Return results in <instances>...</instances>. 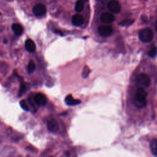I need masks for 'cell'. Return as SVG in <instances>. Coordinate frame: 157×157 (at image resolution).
<instances>
[{
	"instance_id": "cell-16",
	"label": "cell",
	"mask_w": 157,
	"mask_h": 157,
	"mask_svg": "<svg viewBox=\"0 0 157 157\" xmlns=\"http://www.w3.org/2000/svg\"><path fill=\"white\" fill-rule=\"evenodd\" d=\"M35 68H36V65L35 63V62L33 60H31L29 62L28 68H27L28 72L29 74H32L34 72V71L35 70Z\"/></svg>"
},
{
	"instance_id": "cell-4",
	"label": "cell",
	"mask_w": 157,
	"mask_h": 157,
	"mask_svg": "<svg viewBox=\"0 0 157 157\" xmlns=\"http://www.w3.org/2000/svg\"><path fill=\"white\" fill-rule=\"evenodd\" d=\"M47 11L46 7L42 4H37L33 8V12L37 17L42 16Z\"/></svg>"
},
{
	"instance_id": "cell-12",
	"label": "cell",
	"mask_w": 157,
	"mask_h": 157,
	"mask_svg": "<svg viewBox=\"0 0 157 157\" xmlns=\"http://www.w3.org/2000/svg\"><path fill=\"white\" fill-rule=\"evenodd\" d=\"M13 32L16 36H20L23 31V26L19 23H14L12 26Z\"/></svg>"
},
{
	"instance_id": "cell-13",
	"label": "cell",
	"mask_w": 157,
	"mask_h": 157,
	"mask_svg": "<svg viewBox=\"0 0 157 157\" xmlns=\"http://www.w3.org/2000/svg\"><path fill=\"white\" fill-rule=\"evenodd\" d=\"M65 103L68 106H75L78 104H81V101L79 100L74 99L71 95H68L65 98Z\"/></svg>"
},
{
	"instance_id": "cell-2",
	"label": "cell",
	"mask_w": 157,
	"mask_h": 157,
	"mask_svg": "<svg viewBox=\"0 0 157 157\" xmlns=\"http://www.w3.org/2000/svg\"><path fill=\"white\" fill-rule=\"evenodd\" d=\"M136 83L139 88L144 89L150 85L151 80L148 75L144 73H141L136 77Z\"/></svg>"
},
{
	"instance_id": "cell-5",
	"label": "cell",
	"mask_w": 157,
	"mask_h": 157,
	"mask_svg": "<svg viewBox=\"0 0 157 157\" xmlns=\"http://www.w3.org/2000/svg\"><path fill=\"white\" fill-rule=\"evenodd\" d=\"M113 32V28L109 25H103L98 28V33L102 36H108Z\"/></svg>"
},
{
	"instance_id": "cell-7",
	"label": "cell",
	"mask_w": 157,
	"mask_h": 157,
	"mask_svg": "<svg viewBox=\"0 0 157 157\" xmlns=\"http://www.w3.org/2000/svg\"><path fill=\"white\" fill-rule=\"evenodd\" d=\"M34 100L38 106H45L47 104V102H48L47 97L44 94L41 93L36 94L34 97Z\"/></svg>"
},
{
	"instance_id": "cell-17",
	"label": "cell",
	"mask_w": 157,
	"mask_h": 157,
	"mask_svg": "<svg viewBox=\"0 0 157 157\" xmlns=\"http://www.w3.org/2000/svg\"><path fill=\"white\" fill-rule=\"evenodd\" d=\"M90 72H91V70L89 68V67L87 66H85L84 67V69H83V71H82V77H83V78H87L89 76Z\"/></svg>"
},
{
	"instance_id": "cell-19",
	"label": "cell",
	"mask_w": 157,
	"mask_h": 157,
	"mask_svg": "<svg viewBox=\"0 0 157 157\" xmlns=\"http://www.w3.org/2000/svg\"><path fill=\"white\" fill-rule=\"evenodd\" d=\"M133 23V20L132 19H127L120 22L119 24L122 26H128V25H130Z\"/></svg>"
},
{
	"instance_id": "cell-22",
	"label": "cell",
	"mask_w": 157,
	"mask_h": 157,
	"mask_svg": "<svg viewBox=\"0 0 157 157\" xmlns=\"http://www.w3.org/2000/svg\"><path fill=\"white\" fill-rule=\"evenodd\" d=\"M0 15H1V13H0Z\"/></svg>"
},
{
	"instance_id": "cell-6",
	"label": "cell",
	"mask_w": 157,
	"mask_h": 157,
	"mask_svg": "<svg viewBox=\"0 0 157 157\" xmlns=\"http://www.w3.org/2000/svg\"><path fill=\"white\" fill-rule=\"evenodd\" d=\"M100 20L104 23L109 24L112 23L115 20V16L109 12H104L101 15Z\"/></svg>"
},
{
	"instance_id": "cell-18",
	"label": "cell",
	"mask_w": 157,
	"mask_h": 157,
	"mask_svg": "<svg viewBox=\"0 0 157 157\" xmlns=\"http://www.w3.org/2000/svg\"><path fill=\"white\" fill-rule=\"evenodd\" d=\"M26 90H27L26 85L25 84H22L21 85V87H20V89L19 93V96L21 97L22 95H23V94L26 92Z\"/></svg>"
},
{
	"instance_id": "cell-8",
	"label": "cell",
	"mask_w": 157,
	"mask_h": 157,
	"mask_svg": "<svg viewBox=\"0 0 157 157\" xmlns=\"http://www.w3.org/2000/svg\"><path fill=\"white\" fill-rule=\"evenodd\" d=\"M107 7L110 11L115 14H118L121 11V6L119 3L117 1H114V0L110 2L107 4Z\"/></svg>"
},
{
	"instance_id": "cell-21",
	"label": "cell",
	"mask_w": 157,
	"mask_h": 157,
	"mask_svg": "<svg viewBox=\"0 0 157 157\" xmlns=\"http://www.w3.org/2000/svg\"><path fill=\"white\" fill-rule=\"evenodd\" d=\"M20 104L22 107V108L25 111H29V107L25 100H22L20 103Z\"/></svg>"
},
{
	"instance_id": "cell-1",
	"label": "cell",
	"mask_w": 157,
	"mask_h": 157,
	"mask_svg": "<svg viewBox=\"0 0 157 157\" xmlns=\"http://www.w3.org/2000/svg\"><path fill=\"white\" fill-rule=\"evenodd\" d=\"M147 95L146 91L141 88H139L135 95L133 103L138 108L145 107L147 105Z\"/></svg>"
},
{
	"instance_id": "cell-10",
	"label": "cell",
	"mask_w": 157,
	"mask_h": 157,
	"mask_svg": "<svg viewBox=\"0 0 157 157\" xmlns=\"http://www.w3.org/2000/svg\"><path fill=\"white\" fill-rule=\"evenodd\" d=\"M72 22L75 26H81L84 23V18L81 15L75 14L72 17Z\"/></svg>"
},
{
	"instance_id": "cell-9",
	"label": "cell",
	"mask_w": 157,
	"mask_h": 157,
	"mask_svg": "<svg viewBox=\"0 0 157 157\" xmlns=\"http://www.w3.org/2000/svg\"><path fill=\"white\" fill-rule=\"evenodd\" d=\"M48 128L49 131L52 133H57L58 130V124L57 122L54 120L52 119L48 122Z\"/></svg>"
},
{
	"instance_id": "cell-3",
	"label": "cell",
	"mask_w": 157,
	"mask_h": 157,
	"mask_svg": "<svg viewBox=\"0 0 157 157\" xmlns=\"http://www.w3.org/2000/svg\"><path fill=\"white\" fill-rule=\"evenodd\" d=\"M141 42L144 43H149L151 42L153 38V31L150 28H146L140 31L139 35Z\"/></svg>"
},
{
	"instance_id": "cell-15",
	"label": "cell",
	"mask_w": 157,
	"mask_h": 157,
	"mask_svg": "<svg viewBox=\"0 0 157 157\" xmlns=\"http://www.w3.org/2000/svg\"><path fill=\"white\" fill-rule=\"evenodd\" d=\"M84 7V2L83 0H78L75 3V10L77 12H81L82 11Z\"/></svg>"
},
{
	"instance_id": "cell-20",
	"label": "cell",
	"mask_w": 157,
	"mask_h": 157,
	"mask_svg": "<svg viewBox=\"0 0 157 157\" xmlns=\"http://www.w3.org/2000/svg\"><path fill=\"white\" fill-rule=\"evenodd\" d=\"M156 54V49L155 47H153L148 52V55L150 57H154Z\"/></svg>"
},
{
	"instance_id": "cell-11",
	"label": "cell",
	"mask_w": 157,
	"mask_h": 157,
	"mask_svg": "<svg viewBox=\"0 0 157 157\" xmlns=\"http://www.w3.org/2000/svg\"><path fill=\"white\" fill-rule=\"evenodd\" d=\"M25 48L29 52H33L36 49V45L33 40L27 39L25 41Z\"/></svg>"
},
{
	"instance_id": "cell-14",
	"label": "cell",
	"mask_w": 157,
	"mask_h": 157,
	"mask_svg": "<svg viewBox=\"0 0 157 157\" xmlns=\"http://www.w3.org/2000/svg\"><path fill=\"white\" fill-rule=\"evenodd\" d=\"M150 147L152 153L154 156H156L157 155V140L156 139H153L151 140Z\"/></svg>"
}]
</instances>
